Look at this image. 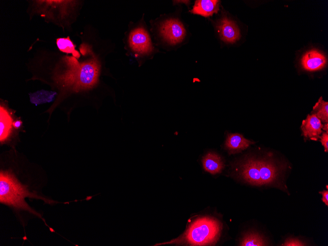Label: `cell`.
<instances>
[{
  "label": "cell",
  "instance_id": "cell-2",
  "mask_svg": "<svg viewBox=\"0 0 328 246\" xmlns=\"http://www.w3.org/2000/svg\"><path fill=\"white\" fill-rule=\"evenodd\" d=\"M221 225L218 220L208 217L195 220L180 237L162 244L212 246L218 240Z\"/></svg>",
  "mask_w": 328,
  "mask_h": 246
},
{
  "label": "cell",
  "instance_id": "cell-4",
  "mask_svg": "<svg viewBox=\"0 0 328 246\" xmlns=\"http://www.w3.org/2000/svg\"><path fill=\"white\" fill-rule=\"evenodd\" d=\"M60 76V82L63 86L70 87L75 91L90 89L97 82L99 66L93 60L78 66L69 67Z\"/></svg>",
  "mask_w": 328,
  "mask_h": 246
},
{
  "label": "cell",
  "instance_id": "cell-22",
  "mask_svg": "<svg viewBox=\"0 0 328 246\" xmlns=\"http://www.w3.org/2000/svg\"><path fill=\"white\" fill-rule=\"evenodd\" d=\"M324 131H326V132L328 133V123H326L325 124L324 126H323V128H322Z\"/></svg>",
  "mask_w": 328,
  "mask_h": 246
},
{
  "label": "cell",
  "instance_id": "cell-5",
  "mask_svg": "<svg viewBox=\"0 0 328 246\" xmlns=\"http://www.w3.org/2000/svg\"><path fill=\"white\" fill-rule=\"evenodd\" d=\"M159 33L167 43L175 45L181 43L186 34L182 23L176 19H169L163 22L159 27Z\"/></svg>",
  "mask_w": 328,
  "mask_h": 246
},
{
  "label": "cell",
  "instance_id": "cell-20",
  "mask_svg": "<svg viewBox=\"0 0 328 246\" xmlns=\"http://www.w3.org/2000/svg\"><path fill=\"white\" fill-rule=\"evenodd\" d=\"M322 194V201L327 205L328 206V191L324 190L320 192Z\"/></svg>",
  "mask_w": 328,
  "mask_h": 246
},
{
  "label": "cell",
  "instance_id": "cell-15",
  "mask_svg": "<svg viewBox=\"0 0 328 246\" xmlns=\"http://www.w3.org/2000/svg\"><path fill=\"white\" fill-rule=\"evenodd\" d=\"M312 114H315L322 122H328V103L320 97L313 108Z\"/></svg>",
  "mask_w": 328,
  "mask_h": 246
},
{
  "label": "cell",
  "instance_id": "cell-12",
  "mask_svg": "<svg viewBox=\"0 0 328 246\" xmlns=\"http://www.w3.org/2000/svg\"><path fill=\"white\" fill-rule=\"evenodd\" d=\"M204 170L212 174L220 173L224 167L221 158L216 153L209 152L202 159Z\"/></svg>",
  "mask_w": 328,
  "mask_h": 246
},
{
  "label": "cell",
  "instance_id": "cell-8",
  "mask_svg": "<svg viewBox=\"0 0 328 246\" xmlns=\"http://www.w3.org/2000/svg\"><path fill=\"white\" fill-rule=\"evenodd\" d=\"M323 125L321 121L314 114L308 115L302 121L301 129L306 139L317 140L320 138Z\"/></svg>",
  "mask_w": 328,
  "mask_h": 246
},
{
  "label": "cell",
  "instance_id": "cell-17",
  "mask_svg": "<svg viewBox=\"0 0 328 246\" xmlns=\"http://www.w3.org/2000/svg\"><path fill=\"white\" fill-rule=\"evenodd\" d=\"M56 44L59 49L62 52L68 54L72 53L74 57L79 58L80 55L75 49V46L69 37L67 38H60L56 40Z\"/></svg>",
  "mask_w": 328,
  "mask_h": 246
},
{
  "label": "cell",
  "instance_id": "cell-14",
  "mask_svg": "<svg viewBox=\"0 0 328 246\" xmlns=\"http://www.w3.org/2000/svg\"><path fill=\"white\" fill-rule=\"evenodd\" d=\"M265 239L259 234L249 232L245 234L240 243L243 246H267Z\"/></svg>",
  "mask_w": 328,
  "mask_h": 246
},
{
  "label": "cell",
  "instance_id": "cell-9",
  "mask_svg": "<svg viewBox=\"0 0 328 246\" xmlns=\"http://www.w3.org/2000/svg\"><path fill=\"white\" fill-rule=\"evenodd\" d=\"M327 63L326 56L316 50L307 52L301 60V65L307 71H314L322 69Z\"/></svg>",
  "mask_w": 328,
  "mask_h": 246
},
{
  "label": "cell",
  "instance_id": "cell-10",
  "mask_svg": "<svg viewBox=\"0 0 328 246\" xmlns=\"http://www.w3.org/2000/svg\"><path fill=\"white\" fill-rule=\"evenodd\" d=\"M252 142L239 134H228L225 141V148L230 154H235L246 149Z\"/></svg>",
  "mask_w": 328,
  "mask_h": 246
},
{
  "label": "cell",
  "instance_id": "cell-11",
  "mask_svg": "<svg viewBox=\"0 0 328 246\" xmlns=\"http://www.w3.org/2000/svg\"><path fill=\"white\" fill-rule=\"evenodd\" d=\"M220 1L217 0H198L195 1L191 12L208 17L219 10Z\"/></svg>",
  "mask_w": 328,
  "mask_h": 246
},
{
  "label": "cell",
  "instance_id": "cell-16",
  "mask_svg": "<svg viewBox=\"0 0 328 246\" xmlns=\"http://www.w3.org/2000/svg\"><path fill=\"white\" fill-rule=\"evenodd\" d=\"M56 93L43 90L38 91L32 94H29L30 101L37 105L40 104L51 102Z\"/></svg>",
  "mask_w": 328,
  "mask_h": 246
},
{
  "label": "cell",
  "instance_id": "cell-13",
  "mask_svg": "<svg viewBox=\"0 0 328 246\" xmlns=\"http://www.w3.org/2000/svg\"><path fill=\"white\" fill-rule=\"evenodd\" d=\"M12 119L7 111L0 107V141H4L8 137L12 128Z\"/></svg>",
  "mask_w": 328,
  "mask_h": 246
},
{
  "label": "cell",
  "instance_id": "cell-6",
  "mask_svg": "<svg viewBox=\"0 0 328 246\" xmlns=\"http://www.w3.org/2000/svg\"><path fill=\"white\" fill-rule=\"evenodd\" d=\"M130 48L137 55H145L151 54L154 49L150 36L142 27L133 29L129 36Z\"/></svg>",
  "mask_w": 328,
  "mask_h": 246
},
{
  "label": "cell",
  "instance_id": "cell-19",
  "mask_svg": "<svg viewBox=\"0 0 328 246\" xmlns=\"http://www.w3.org/2000/svg\"><path fill=\"white\" fill-rule=\"evenodd\" d=\"M321 142L324 147L325 152L328 151V133L324 132L320 137Z\"/></svg>",
  "mask_w": 328,
  "mask_h": 246
},
{
  "label": "cell",
  "instance_id": "cell-1",
  "mask_svg": "<svg viewBox=\"0 0 328 246\" xmlns=\"http://www.w3.org/2000/svg\"><path fill=\"white\" fill-rule=\"evenodd\" d=\"M27 197L43 200L52 204L55 201L43 197L35 192H30L27 186L20 183L10 172L1 171L0 173V202L16 209L27 211L43 219L41 216L26 202Z\"/></svg>",
  "mask_w": 328,
  "mask_h": 246
},
{
  "label": "cell",
  "instance_id": "cell-18",
  "mask_svg": "<svg viewBox=\"0 0 328 246\" xmlns=\"http://www.w3.org/2000/svg\"><path fill=\"white\" fill-rule=\"evenodd\" d=\"M304 245L305 244L304 243H303L302 242H301V241H300L297 239L291 238L286 240L283 246H304Z\"/></svg>",
  "mask_w": 328,
  "mask_h": 246
},
{
  "label": "cell",
  "instance_id": "cell-3",
  "mask_svg": "<svg viewBox=\"0 0 328 246\" xmlns=\"http://www.w3.org/2000/svg\"><path fill=\"white\" fill-rule=\"evenodd\" d=\"M281 169L274 163L265 159L249 158L240 165V175L246 182L255 186L271 185L278 182Z\"/></svg>",
  "mask_w": 328,
  "mask_h": 246
},
{
  "label": "cell",
  "instance_id": "cell-21",
  "mask_svg": "<svg viewBox=\"0 0 328 246\" xmlns=\"http://www.w3.org/2000/svg\"><path fill=\"white\" fill-rule=\"evenodd\" d=\"M21 123L20 121H16L13 123V125L16 128H19L21 125Z\"/></svg>",
  "mask_w": 328,
  "mask_h": 246
},
{
  "label": "cell",
  "instance_id": "cell-7",
  "mask_svg": "<svg viewBox=\"0 0 328 246\" xmlns=\"http://www.w3.org/2000/svg\"><path fill=\"white\" fill-rule=\"evenodd\" d=\"M217 28L221 39L224 42L232 43L240 38V32L237 25L226 17L219 21Z\"/></svg>",
  "mask_w": 328,
  "mask_h": 246
}]
</instances>
